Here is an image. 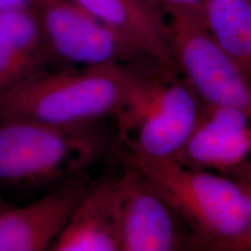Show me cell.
<instances>
[{"instance_id": "10", "label": "cell", "mask_w": 251, "mask_h": 251, "mask_svg": "<svg viewBox=\"0 0 251 251\" xmlns=\"http://www.w3.org/2000/svg\"><path fill=\"white\" fill-rule=\"evenodd\" d=\"M153 64L176 67L161 0H75Z\"/></svg>"}, {"instance_id": "8", "label": "cell", "mask_w": 251, "mask_h": 251, "mask_svg": "<svg viewBox=\"0 0 251 251\" xmlns=\"http://www.w3.org/2000/svg\"><path fill=\"white\" fill-rule=\"evenodd\" d=\"M91 183L85 172L23 206H0V251L51 250Z\"/></svg>"}, {"instance_id": "12", "label": "cell", "mask_w": 251, "mask_h": 251, "mask_svg": "<svg viewBox=\"0 0 251 251\" xmlns=\"http://www.w3.org/2000/svg\"><path fill=\"white\" fill-rule=\"evenodd\" d=\"M202 25L251 79V0H205Z\"/></svg>"}, {"instance_id": "2", "label": "cell", "mask_w": 251, "mask_h": 251, "mask_svg": "<svg viewBox=\"0 0 251 251\" xmlns=\"http://www.w3.org/2000/svg\"><path fill=\"white\" fill-rule=\"evenodd\" d=\"M143 67L105 64L45 71L0 94V119H30L63 127L94 125L114 117Z\"/></svg>"}, {"instance_id": "13", "label": "cell", "mask_w": 251, "mask_h": 251, "mask_svg": "<svg viewBox=\"0 0 251 251\" xmlns=\"http://www.w3.org/2000/svg\"><path fill=\"white\" fill-rule=\"evenodd\" d=\"M45 71L27 58L0 29V94Z\"/></svg>"}, {"instance_id": "14", "label": "cell", "mask_w": 251, "mask_h": 251, "mask_svg": "<svg viewBox=\"0 0 251 251\" xmlns=\"http://www.w3.org/2000/svg\"><path fill=\"white\" fill-rule=\"evenodd\" d=\"M205 0H161L166 14L171 13H200Z\"/></svg>"}, {"instance_id": "11", "label": "cell", "mask_w": 251, "mask_h": 251, "mask_svg": "<svg viewBox=\"0 0 251 251\" xmlns=\"http://www.w3.org/2000/svg\"><path fill=\"white\" fill-rule=\"evenodd\" d=\"M120 177L91 184L52 251H120Z\"/></svg>"}, {"instance_id": "4", "label": "cell", "mask_w": 251, "mask_h": 251, "mask_svg": "<svg viewBox=\"0 0 251 251\" xmlns=\"http://www.w3.org/2000/svg\"><path fill=\"white\" fill-rule=\"evenodd\" d=\"M105 141L93 125L63 127L30 119H0V186L34 188L85 172Z\"/></svg>"}, {"instance_id": "7", "label": "cell", "mask_w": 251, "mask_h": 251, "mask_svg": "<svg viewBox=\"0 0 251 251\" xmlns=\"http://www.w3.org/2000/svg\"><path fill=\"white\" fill-rule=\"evenodd\" d=\"M119 206L120 251H175L192 243L181 228L184 222L129 164L120 177Z\"/></svg>"}, {"instance_id": "17", "label": "cell", "mask_w": 251, "mask_h": 251, "mask_svg": "<svg viewBox=\"0 0 251 251\" xmlns=\"http://www.w3.org/2000/svg\"><path fill=\"white\" fill-rule=\"evenodd\" d=\"M237 251H251V233L249 234V236L240 244Z\"/></svg>"}, {"instance_id": "6", "label": "cell", "mask_w": 251, "mask_h": 251, "mask_svg": "<svg viewBox=\"0 0 251 251\" xmlns=\"http://www.w3.org/2000/svg\"><path fill=\"white\" fill-rule=\"evenodd\" d=\"M30 6L39 18L52 58L76 68L158 65L147 61L75 0H31Z\"/></svg>"}, {"instance_id": "15", "label": "cell", "mask_w": 251, "mask_h": 251, "mask_svg": "<svg viewBox=\"0 0 251 251\" xmlns=\"http://www.w3.org/2000/svg\"><path fill=\"white\" fill-rule=\"evenodd\" d=\"M233 176L235 179L246 188V191L251 197V161L234 171Z\"/></svg>"}, {"instance_id": "9", "label": "cell", "mask_w": 251, "mask_h": 251, "mask_svg": "<svg viewBox=\"0 0 251 251\" xmlns=\"http://www.w3.org/2000/svg\"><path fill=\"white\" fill-rule=\"evenodd\" d=\"M187 168L230 172L251 161V118L240 109L207 105L174 158Z\"/></svg>"}, {"instance_id": "1", "label": "cell", "mask_w": 251, "mask_h": 251, "mask_svg": "<svg viewBox=\"0 0 251 251\" xmlns=\"http://www.w3.org/2000/svg\"><path fill=\"white\" fill-rule=\"evenodd\" d=\"M190 230L193 246L237 251L251 233V197L238 181L174 159L125 156Z\"/></svg>"}, {"instance_id": "16", "label": "cell", "mask_w": 251, "mask_h": 251, "mask_svg": "<svg viewBox=\"0 0 251 251\" xmlns=\"http://www.w3.org/2000/svg\"><path fill=\"white\" fill-rule=\"evenodd\" d=\"M30 2L31 0H0V13L9 8L30 5Z\"/></svg>"}, {"instance_id": "3", "label": "cell", "mask_w": 251, "mask_h": 251, "mask_svg": "<svg viewBox=\"0 0 251 251\" xmlns=\"http://www.w3.org/2000/svg\"><path fill=\"white\" fill-rule=\"evenodd\" d=\"M201 108V99L177 67L141 68L113 117L126 156L174 158L193 130Z\"/></svg>"}, {"instance_id": "5", "label": "cell", "mask_w": 251, "mask_h": 251, "mask_svg": "<svg viewBox=\"0 0 251 251\" xmlns=\"http://www.w3.org/2000/svg\"><path fill=\"white\" fill-rule=\"evenodd\" d=\"M168 19L176 67L201 101L251 118V79L212 39L200 13H171Z\"/></svg>"}]
</instances>
